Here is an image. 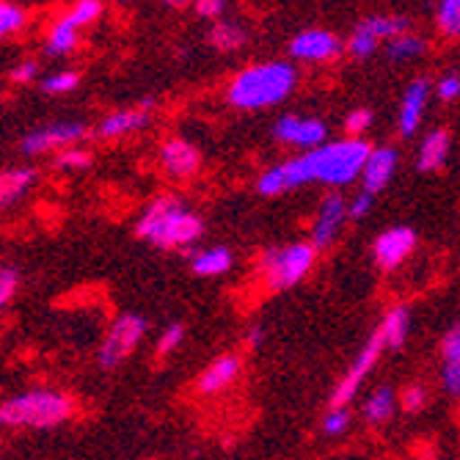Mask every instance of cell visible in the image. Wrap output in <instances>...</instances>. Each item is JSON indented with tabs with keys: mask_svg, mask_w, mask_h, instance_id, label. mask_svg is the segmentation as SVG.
<instances>
[{
	"mask_svg": "<svg viewBox=\"0 0 460 460\" xmlns=\"http://www.w3.org/2000/svg\"><path fill=\"white\" fill-rule=\"evenodd\" d=\"M75 400L56 389H31L6 402H0V425L4 428H33L48 430L64 425L75 416Z\"/></svg>",
	"mask_w": 460,
	"mask_h": 460,
	"instance_id": "obj_4",
	"label": "cell"
},
{
	"mask_svg": "<svg viewBox=\"0 0 460 460\" xmlns=\"http://www.w3.org/2000/svg\"><path fill=\"white\" fill-rule=\"evenodd\" d=\"M436 94H438L441 102H455V100H460V75H457V72L441 75L438 83H436Z\"/></svg>",
	"mask_w": 460,
	"mask_h": 460,
	"instance_id": "obj_37",
	"label": "cell"
},
{
	"mask_svg": "<svg viewBox=\"0 0 460 460\" xmlns=\"http://www.w3.org/2000/svg\"><path fill=\"white\" fill-rule=\"evenodd\" d=\"M193 9H196L199 17H207V20L218 22L224 17V12H226V4H224V0H199Z\"/></svg>",
	"mask_w": 460,
	"mask_h": 460,
	"instance_id": "obj_41",
	"label": "cell"
},
{
	"mask_svg": "<svg viewBox=\"0 0 460 460\" xmlns=\"http://www.w3.org/2000/svg\"><path fill=\"white\" fill-rule=\"evenodd\" d=\"M372 124V111L369 108H356L345 116V130L348 138H361V133Z\"/></svg>",
	"mask_w": 460,
	"mask_h": 460,
	"instance_id": "obj_35",
	"label": "cell"
},
{
	"mask_svg": "<svg viewBox=\"0 0 460 460\" xmlns=\"http://www.w3.org/2000/svg\"><path fill=\"white\" fill-rule=\"evenodd\" d=\"M83 138H86V124L58 121V124H48V128L28 133L20 141V149L25 155H39V152H50V149H72Z\"/></svg>",
	"mask_w": 460,
	"mask_h": 460,
	"instance_id": "obj_10",
	"label": "cell"
},
{
	"mask_svg": "<svg viewBox=\"0 0 460 460\" xmlns=\"http://www.w3.org/2000/svg\"><path fill=\"white\" fill-rule=\"evenodd\" d=\"M425 53H428V39L416 33H402L386 45V56L392 61H413V58H422Z\"/></svg>",
	"mask_w": 460,
	"mask_h": 460,
	"instance_id": "obj_27",
	"label": "cell"
},
{
	"mask_svg": "<svg viewBox=\"0 0 460 460\" xmlns=\"http://www.w3.org/2000/svg\"><path fill=\"white\" fill-rule=\"evenodd\" d=\"M350 411L348 408H328V413L323 416V433L328 436H342L350 428Z\"/></svg>",
	"mask_w": 460,
	"mask_h": 460,
	"instance_id": "obj_33",
	"label": "cell"
},
{
	"mask_svg": "<svg viewBox=\"0 0 460 460\" xmlns=\"http://www.w3.org/2000/svg\"><path fill=\"white\" fill-rule=\"evenodd\" d=\"M20 287V273L9 265L0 268V309H4L12 298H14V292Z\"/></svg>",
	"mask_w": 460,
	"mask_h": 460,
	"instance_id": "obj_38",
	"label": "cell"
},
{
	"mask_svg": "<svg viewBox=\"0 0 460 460\" xmlns=\"http://www.w3.org/2000/svg\"><path fill=\"white\" fill-rule=\"evenodd\" d=\"M210 45L221 53H234L245 45V28L229 20H218L210 28Z\"/></svg>",
	"mask_w": 460,
	"mask_h": 460,
	"instance_id": "obj_26",
	"label": "cell"
},
{
	"mask_svg": "<svg viewBox=\"0 0 460 460\" xmlns=\"http://www.w3.org/2000/svg\"><path fill=\"white\" fill-rule=\"evenodd\" d=\"M80 86V75L72 72V69H64V72H56L50 77L41 80V92L45 94H69Z\"/></svg>",
	"mask_w": 460,
	"mask_h": 460,
	"instance_id": "obj_30",
	"label": "cell"
},
{
	"mask_svg": "<svg viewBox=\"0 0 460 460\" xmlns=\"http://www.w3.org/2000/svg\"><path fill=\"white\" fill-rule=\"evenodd\" d=\"M136 234L157 248H188L204 234V221L177 196H157L136 221Z\"/></svg>",
	"mask_w": 460,
	"mask_h": 460,
	"instance_id": "obj_3",
	"label": "cell"
},
{
	"mask_svg": "<svg viewBox=\"0 0 460 460\" xmlns=\"http://www.w3.org/2000/svg\"><path fill=\"white\" fill-rule=\"evenodd\" d=\"M345 45L337 33H331L325 28H309L292 36L289 41V56L298 61H309V64H328L337 61L342 56Z\"/></svg>",
	"mask_w": 460,
	"mask_h": 460,
	"instance_id": "obj_9",
	"label": "cell"
},
{
	"mask_svg": "<svg viewBox=\"0 0 460 460\" xmlns=\"http://www.w3.org/2000/svg\"><path fill=\"white\" fill-rule=\"evenodd\" d=\"M386 350L384 340L378 337V331L367 340V345L358 350V356L353 358L350 369L342 375V381L337 384V389L331 392V408H348V402L358 394L361 384L367 381V375L372 372V367L381 361V353Z\"/></svg>",
	"mask_w": 460,
	"mask_h": 460,
	"instance_id": "obj_7",
	"label": "cell"
},
{
	"mask_svg": "<svg viewBox=\"0 0 460 460\" xmlns=\"http://www.w3.org/2000/svg\"><path fill=\"white\" fill-rule=\"evenodd\" d=\"M273 138L287 146H298L306 152H314L328 144V128L325 121L314 116H296L287 113L273 124Z\"/></svg>",
	"mask_w": 460,
	"mask_h": 460,
	"instance_id": "obj_8",
	"label": "cell"
},
{
	"mask_svg": "<svg viewBox=\"0 0 460 460\" xmlns=\"http://www.w3.org/2000/svg\"><path fill=\"white\" fill-rule=\"evenodd\" d=\"M33 169H6L0 172V207L17 204L33 185Z\"/></svg>",
	"mask_w": 460,
	"mask_h": 460,
	"instance_id": "obj_24",
	"label": "cell"
},
{
	"mask_svg": "<svg viewBox=\"0 0 460 460\" xmlns=\"http://www.w3.org/2000/svg\"><path fill=\"white\" fill-rule=\"evenodd\" d=\"M416 248V232L411 226H392L375 237L372 257L381 270H397Z\"/></svg>",
	"mask_w": 460,
	"mask_h": 460,
	"instance_id": "obj_11",
	"label": "cell"
},
{
	"mask_svg": "<svg viewBox=\"0 0 460 460\" xmlns=\"http://www.w3.org/2000/svg\"><path fill=\"white\" fill-rule=\"evenodd\" d=\"M149 124V111L144 105L130 108V111H113L97 124V136L100 138H124L144 130Z\"/></svg>",
	"mask_w": 460,
	"mask_h": 460,
	"instance_id": "obj_18",
	"label": "cell"
},
{
	"mask_svg": "<svg viewBox=\"0 0 460 460\" xmlns=\"http://www.w3.org/2000/svg\"><path fill=\"white\" fill-rule=\"evenodd\" d=\"M146 320L141 314H121L111 323L105 340L100 345V367L102 369H113L119 367L128 356L136 353V348L144 342L146 337Z\"/></svg>",
	"mask_w": 460,
	"mask_h": 460,
	"instance_id": "obj_6",
	"label": "cell"
},
{
	"mask_svg": "<svg viewBox=\"0 0 460 460\" xmlns=\"http://www.w3.org/2000/svg\"><path fill=\"white\" fill-rule=\"evenodd\" d=\"M400 402H402V408H405L408 413H420V411L425 408V402H428V392H425V386H420V384L405 386V389H402V394H400Z\"/></svg>",
	"mask_w": 460,
	"mask_h": 460,
	"instance_id": "obj_39",
	"label": "cell"
},
{
	"mask_svg": "<svg viewBox=\"0 0 460 460\" xmlns=\"http://www.w3.org/2000/svg\"><path fill=\"white\" fill-rule=\"evenodd\" d=\"M397 172V149L392 146H375L367 165H364V174H361V182H364V190L367 193H381L392 177Z\"/></svg>",
	"mask_w": 460,
	"mask_h": 460,
	"instance_id": "obj_16",
	"label": "cell"
},
{
	"mask_svg": "<svg viewBox=\"0 0 460 460\" xmlns=\"http://www.w3.org/2000/svg\"><path fill=\"white\" fill-rule=\"evenodd\" d=\"M436 28L444 39L460 36V0H444L436 9Z\"/></svg>",
	"mask_w": 460,
	"mask_h": 460,
	"instance_id": "obj_28",
	"label": "cell"
},
{
	"mask_svg": "<svg viewBox=\"0 0 460 460\" xmlns=\"http://www.w3.org/2000/svg\"><path fill=\"white\" fill-rule=\"evenodd\" d=\"M441 361V386L447 389V394L460 397V320L444 333Z\"/></svg>",
	"mask_w": 460,
	"mask_h": 460,
	"instance_id": "obj_17",
	"label": "cell"
},
{
	"mask_svg": "<svg viewBox=\"0 0 460 460\" xmlns=\"http://www.w3.org/2000/svg\"><path fill=\"white\" fill-rule=\"evenodd\" d=\"M430 80L428 77H416L411 80V86L402 94V105H400V136L411 138L416 133V128L422 124L428 102H430Z\"/></svg>",
	"mask_w": 460,
	"mask_h": 460,
	"instance_id": "obj_15",
	"label": "cell"
},
{
	"mask_svg": "<svg viewBox=\"0 0 460 460\" xmlns=\"http://www.w3.org/2000/svg\"><path fill=\"white\" fill-rule=\"evenodd\" d=\"M348 221V201L340 196V193H328L320 207H317V216H314V224H312V245L320 251V248H328L333 240L340 237L342 226Z\"/></svg>",
	"mask_w": 460,
	"mask_h": 460,
	"instance_id": "obj_12",
	"label": "cell"
},
{
	"mask_svg": "<svg viewBox=\"0 0 460 460\" xmlns=\"http://www.w3.org/2000/svg\"><path fill=\"white\" fill-rule=\"evenodd\" d=\"M358 28H364L372 39L378 41H389L402 36V33H411V20L405 14H372V17H364L358 22Z\"/></svg>",
	"mask_w": 460,
	"mask_h": 460,
	"instance_id": "obj_22",
	"label": "cell"
},
{
	"mask_svg": "<svg viewBox=\"0 0 460 460\" xmlns=\"http://www.w3.org/2000/svg\"><path fill=\"white\" fill-rule=\"evenodd\" d=\"M160 163L169 177L190 180L201 169V152L196 149V144H190L185 138H169L160 146Z\"/></svg>",
	"mask_w": 460,
	"mask_h": 460,
	"instance_id": "obj_13",
	"label": "cell"
},
{
	"mask_svg": "<svg viewBox=\"0 0 460 460\" xmlns=\"http://www.w3.org/2000/svg\"><path fill=\"white\" fill-rule=\"evenodd\" d=\"M408 331H411V312L405 306H392L378 325V337L384 340L386 350H400L408 340Z\"/></svg>",
	"mask_w": 460,
	"mask_h": 460,
	"instance_id": "obj_21",
	"label": "cell"
},
{
	"mask_svg": "<svg viewBox=\"0 0 460 460\" xmlns=\"http://www.w3.org/2000/svg\"><path fill=\"white\" fill-rule=\"evenodd\" d=\"M317 260V248L306 243H289L279 248H268L260 257V279L270 292H284L289 287H296L309 276Z\"/></svg>",
	"mask_w": 460,
	"mask_h": 460,
	"instance_id": "obj_5",
	"label": "cell"
},
{
	"mask_svg": "<svg viewBox=\"0 0 460 460\" xmlns=\"http://www.w3.org/2000/svg\"><path fill=\"white\" fill-rule=\"evenodd\" d=\"M394 405H397L394 389L392 386H378L364 400V420L369 425H384L394 416Z\"/></svg>",
	"mask_w": 460,
	"mask_h": 460,
	"instance_id": "obj_25",
	"label": "cell"
},
{
	"mask_svg": "<svg viewBox=\"0 0 460 460\" xmlns=\"http://www.w3.org/2000/svg\"><path fill=\"white\" fill-rule=\"evenodd\" d=\"M372 155V146L364 138H340L328 141L314 152H304L298 157H289L284 163L270 165L268 172L257 180L260 196H281L301 185H328V188H345L364 174V165Z\"/></svg>",
	"mask_w": 460,
	"mask_h": 460,
	"instance_id": "obj_1",
	"label": "cell"
},
{
	"mask_svg": "<svg viewBox=\"0 0 460 460\" xmlns=\"http://www.w3.org/2000/svg\"><path fill=\"white\" fill-rule=\"evenodd\" d=\"M66 14L75 20L77 28H86V25H92L102 14V4H100V0H77V4Z\"/></svg>",
	"mask_w": 460,
	"mask_h": 460,
	"instance_id": "obj_32",
	"label": "cell"
},
{
	"mask_svg": "<svg viewBox=\"0 0 460 460\" xmlns=\"http://www.w3.org/2000/svg\"><path fill=\"white\" fill-rule=\"evenodd\" d=\"M245 342H248V348H260L262 342H265V331L260 328V325H254L248 331V337H245Z\"/></svg>",
	"mask_w": 460,
	"mask_h": 460,
	"instance_id": "obj_43",
	"label": "cell"
},
{
	"mask_svg": "<svg viewBox=\"0 0 460 460\" xmlns=\"http://www.w3.org/2000/svg\"><path fill=\"white\" fill-rule=\"evenodd\" d=\"M378 45H381V41L378 39H372L364 28H358L356 25V31L350 33V39H348V53L353 56V58H369L375 50H378Z\"/></svg>",
	"mask_w": 460,
	"mask_h": 460,
	"instance_id": "obj_31",
	"label": "cell"
},
{
	"mask_svg": "<svg viewBox=\"0 0 460 460\" xmlns=\"http://www.w3.org/2000/svg\"><path fill=\"white\" fill-rule=\"evenodd\" d=\"M372 207H375V196L367 193V190H361V193H356L348 201V218L350 221H361V218H367L372 213Z\"/></svg>",
	"mask_w": 460,
	"mask_h": 460,
	"instance_id": "obj_40",
	"label": "cell"
},
{
	"mask_svg": "<svg viewBox=\"0 0 460 460\" xmlns=\"http://www.w3.org/2000/svg\"><path fill=\"white\" fill-rule=\"evenodd\" d=\"M80 31H83V28H77L75 20H72L69 14L58 17V20L53 22V28L48 31L45 50H48L50 56H66V53H72V50L77 48V41H80Z\"/></svg>",
	"mask_w": 460,
	"mask_h": 460,
	"instance_id": "obj_23",
	"label": "cell"
},
{
	"mask_svg": "<svg viewBox=\"0 0 460 460\" xmlns=\"http://www.w3.org/2000/svg\"><path fill=\"white\" fill-rule=\"evenodd\" d=\"M449 149H452V136L449 130L444 128H436L430 130L422 144H420V155H416V165H420V172L425 174H433L438 169H444V163L449 157Z\"/></svg>",
	"mask_w": 460,
	"mask_h": 460,
	"instance_id": "obj_19",
	"label": "cell"
},
{
	"mask_svg": "<svg viewBox=\"0 0 460 460\" xmlns=\"http://www.w3.org/2000/svg\"><path fill=\"white\" fill-rule=\"evenodd\" d=\"M28 22V12L17 4H6L0 0V39H6L12 33H20Z\"/></svg>",
	"mask_w": 460,
	"mask_h": 460,
	"instance_id": "obj_29",
	"label": "cell"
},
{
	"mask_svg": "<svg viewBox=\"0 0 460 460\" xmlns=\"http://www.w3.org/2000/svg\"><path fill=\"white\" fill-rule=\"evenodd\" d=\"M240 372H243V361L240 356L234 353H224L218 358H213L210 364H207L199 375V381H196V392L201 397H216L221 392H226L237 378H240Z\"/></svg>",
	"mask_w": 460,
	"mask_h": 460,
	"instance_id": "obj_14",
	"label": "cell"
},
{
	"mask_svg": "<svg viewBox=\"0 0 460 460\" xmlns=\"http://www.w3.org/2000/svg\"><path fill=\"white\" fill-rule=\"evenodd\" d=\"M36 75H39V64L36 61H20L12 69V80L14 83H31V80H36Z\"/></svg>",
	"mask_w": 460,
	"mask_h": 460,
	"instance_id": "obj_42",
	"label": "cell"
},
{
	"mask_svg": "<svg viewBox=\"0 0 460 460\" xmlns=\"http://www.w3.org/2000/svg\"><path fill=\"white\" fill-rule=\"evenodd\" d=\"M298 86V69L289 61H262L240 69L229 89L226 100L237 111H262L284 102Z\"/></svg>",
	"mask_w": 460,
	"mask_h": 460,
	"instance_id": "obj_2",
	"label": "cell"
},
{
	"mask_svg": "<svg viewBox=\"0 0 460 460\" xmlns=\"http://www.w3.org/2000/svg\"><path fill=\"white\" fill-rule=\"evenodd\" d=\"M56 165H58V169H64V172L86 169V165H92V155L83 152V149H64V152H58Z\"/></svg>",
	"mask_w": 460,
	"mask_h": 460,
	"instance_id": "obj_36",
	"label": "cell"
},
{
	"mask_svg": "<svg viewBox=\"0 0 460 460\" xmlns=\"http://www.w3.org/2000/svg\"><path fill=\"white\" fill-rule=\"evenodd\" d=\"M234 257L226 245H210V248H201L190 254V270L201 279H213V276H224L229 273Z\"/></svg>",
	"mask_w": 460,
	"mask_h": 460,
	"instance_id": "obj_20",
	"label": "cell"
},
{
	"mask_svg": "<svg viewBox=\"0 0 460 460\" xmlns=\"http://www.w3.org/2000/svg\"><path fill=\"white\" fill-rule=\"evenodd\" d=\"M185 340V328L180 323H172V325H165V331L160 333V340H157V356H169L174 353Z\"/></svg>",
	"mask_w": 460,
	"mask_h": 460,
	"instance_id": "obj_34",
	"label": "cell"
}]
</instances>
